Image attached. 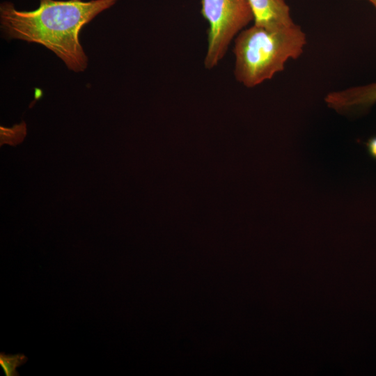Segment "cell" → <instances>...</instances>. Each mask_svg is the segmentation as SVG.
I'll list each match as a JSON object with an SVG mask.
<instances>
[{
	"label": "cell",
	"instance_id": "obj_1",
	"mask_svg": "<svg viewBox=\"0 0 376 376\" xmlns=\"http://www.w3.org/2000/svg\"><path fill=\"white\" fill-rule=\"evenodd\" d=\"M38 8L17 10L10 1L0 4L1 29L8 39L42 45L75 72L88 65L79 39L84 25L118 0H39Z\"/></svg>",
	"mask_w": 376,
	"mask_h": 376
},
{
	"label": "cell",
	"instance_id": "obj_2",
	"mask_svg": "<svg viewBox=\"0 0 376 376\" xmlns=\"http://www.w3.org/2000/svg\"><path fill=\"white\" fill-rule=\"evenodd\" d=\"M306 44V33L295 23L276 29L253 24L235 40V77L244 86L255 87L283 71L288 60L298 58Z\"/></svg>",
	"mask_w": 376,
	"mask_h": 376
},
{
	"label": "cell",
	"instance_id": "obj_3",
	"mask_svg": "<svg viewBox=\"0 0 376 376\" xmlns=\"http://www.w3.org/2000/svg\"><path fill=\"white\" fill-rule=\"evenodd\" d=\"M201 14L209 23L207 69L216 66L226 54L232 39L252 20L249 0H201Z\"/></svg>",
	"mask_w": 376,
	"mask_h": 376
},
{
	"label": "cell",
	"instance_id": "obj_4",
	"mask_svg": "<svg viewBox=\"0 0 376 376\" xmlns=\"http://www.w3.org/2000/svg\"><path fill=\"white\" fill-rule=\"evenodd\" d=\"M324 101L328 107L339 113L366 110L376 102V82L329 93Z\"/></svg>",
	"mask_w": 376,
	"mask_h": 376
},
{
	"label": "cell",
	"instance_id": "obj_5",
	"mask_svg": "<svg viewBox=\"0 0 376 376\" xmlns=\"http://www.w3.org/2000/svg\"><path fill=\"white\" fill-rule=\"evenodd\" d=\"M254 24L269 29L288 26L295 22L285 0H249Z\"/></svg>",
	"mask_w": 376,
	"mask_h": 376
},
{
	"label": "cell",
	"instance_id": "obj_6",
	"mask_svg": "<svg viewBox=\"0 0 376 376\" xmlns=\"http://www.w3.org/2000/svg\"><path fill=\"white\" fill-rule=\"evenodd\" d=\"M26 135V123L22 121L19 124L14 125L11 127L1 126L0 145L8 144L15 146L21 143Z\"/></svg>",
	"mask_w": 376,
	"mask_h": 376
},
{
	"label": "cell",
	"instance_id": "obj_7",
	"mask_svg": "<svg viewBox=\"0 0 376 376\" xmlns=\"http://www.w3.org/2000/svg\"><path fill=\"white\" fill-rule=\"evenodd\" d=\"M28 358L24 354H6L0 353V366L6 376H19L17 368L24 365Z\"/></svg>",
	"mask_w": 376,
	"mask_h": 376
},
{
	"label": "cell",
	"instance_id": "obj_8",
	"mask_svg": "<svg viewBox=\"0 0 376 376\" xmlns=\"http://www.w3.org/2000/svg\"><path fill=\"white\" fill-rule=\"evenodd\" d=\"M366 145L370 155L376 159V136L370 138Z\"/></svg>",
	"mask_w": 376,
	"mask_h": 376
},
{
	"label": "cell",
	"instance_id": "obj_9",
	"mask_svg": "<svg viewBox=\"0 0 376 376\" xmlns=\"http://www.w3.org/2000/svg\"><path fill=\"white\" fill-rule=\"evenodd\" d=\"M376 8V0H368Z\"/></svg>",
	"mask_w": 376,
	"mask_h": 376
}]
</instances>
